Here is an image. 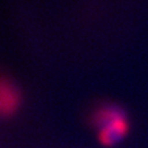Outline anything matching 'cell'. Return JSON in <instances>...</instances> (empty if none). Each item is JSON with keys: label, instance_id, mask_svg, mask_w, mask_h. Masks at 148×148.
Listing matches in <instances>:
<instances>
[{"label": "cell", "instance_id": "6da1fadb", "mask_svg": "<svg viewBox=\"0 0 148 148\" xmlns=\"http://www.w3.org/2000/svg\"><path fill=\"white\" fill-rule=\"evenodd\" d=\"M92 124L98 128V139L104 146H113L128 132L130 123L118 106L104 105L95 111Z\"/></svg>", "mask_w": 148, "mask_h": 148}, {"label": "cell", "instance_id": "7a4b0ae2", "mask_svg": "<svg viewBox=\"0 0 148 148\" xmlns=\"http://www.w3.org/2000/svg\"><path fill=\"white\" fill-rule=\"evenodd\" d=\"M20 105L18 89L7 79L0 78V117L13 114Z\"/></svg>", "mask_w": 148, "mask_h": 148}]
</instances>
